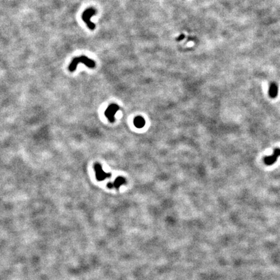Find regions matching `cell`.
<instances>
[{
    "instance_id": "2",
    "label": "cell",
    "mask_w": 280,
    "mask_h": 280,
    "mask_svg": "<svg viewBox=\"0 0 280 280\" xmlns=\"http://www.w3.org/2000/svg\"><path fill=\"white\" fill-rule=\"evenodd\" d=\"M97 13V11L95 8H89L86 9L82 15V19L83 21L86 23L89 29H94L96 28V25L94 24L93 23H92L90 20V19L92 16H93L96 14Z\"/></svg>"
},
{
    "instance_id": "4",
    "label": "cell",
    "mask_w": 280,
    "mask_h": 280,
    "mask_svg": "<svg viewBox=\"0 0 280 280\" xmlns=\"http://www.w3.org/2000/svg\"><path fill=\"white\" fill-rule=\"evenodd\" d=\"M93 167L95 171H96V178L98 181H103V180H105L106 178H109L111 177V173H107L104 172L100 164H96L94 165Z\"/></svg>"
},
{
    "instance_id": "9",
    "label": "cell",
    "mask_w": 280,
    "mask_h": 280,
    "mask_svg": "<svg viewBox=\"0 0 280 280\" xmlns=\"http://www.w3.org/2000/svg\"><path fill=\"white\" fill-rule=\"evenodd\" d=\"M184 38H185V35L184 34H181V35H180L178 36V38L177 39V41H181V40L184 39Z\"/></svg>"
},
{
    "instance_id": "8",
    "label": "cell",
    "mask_w": 280,
    "mask_h": 280,
    "mask_svg": "<svg viewBox=\"0 0 280 280\" xmlns=\"http://www.w3.org/2000/svg\"><path fill=\"white\" fill-rule=\"evenodd\" d=\"M277 158H278L276 156H275L274 154H272L271 156H267V157H265L264 159V161L266 164L270 165H272L273 164H274L276 162Z\"/></svg>"
},
{
    "instance_id": "7",
    "label": "cell",
    "mask_w": 280,
    "mask_h": 280,
    "mask_svg": "<svg viewBox=\"0 0 280 280\" xmlns=\"http://www.w3.org/2000/svg\"><path fill=\"white\" fill-rule=\"evenodd\" d=\"M278 89L277 85L275 83H272L269 87V96L272 98H274L277 96Z\"/></svg>"
},
{
    "instance_id": "1",
    "label": "cell",
    "mask_w": 280,
    "mask_h": 280,
    "mask_svg": "<svg viewBox=\"0 0 280 280\" xmlns=\"http://www.w3.org/2000/svg\"><path fill=\"white\" fill-rule=\"evenodd\" d=\"M79 64H84L89 68H93L96 66V63L93 60L88 58L86 56H81L75 58L72 61V63L69 66V70L70 72H74Z\"/></svg>"
},
{
    "instance_id": "6",
    "label": "cell",
    "mask_w": 280,
    "mask_h": 280,
    "mask_svg": "<svg viewBox=\"0 0 280 280\" xmlns=\"http://www.w3.org/2000/svg\"><path fill=\"white\" fill-rule=\"evenodd\" d=\"M134 125L137 129H141L145 125V121L143 117L141 116H137L134 120Z\"/></svg>"
},
{
    "instance_id": "3",
    "label": "cell",
    "mask_w": 280,
    "mask_h": 280,
    "mask_svg": "<svg viewBox=\"0 0 280 280\" xmlns=\"http://www.w3.org/2000/svg\"><path fill=\"white\" fill-rule=\"evenodd\" d=\"M119 110H120V107L116 104H111L106 108L104 114L110 123L115 121V115Z\"/></svg>"
},
{
    "instance_id": "5",
    "label": "cell",
    "mask_w": 280,
    "mask_h": 280,
    "mask_svg": "<svg viewBox=\"0 0 280 280\" xmlns=\"http://www.w3.org/2000/svg\"><path fill=\"white\" fill-rule=\"evenodd\" d=\"M126 184H127V180L125 178H123L122 177H119L115 180V181L113 182H109L107 184V187L109 189H112V188L119 189L121 187V186H122V185H124Z\"/></svg>"
}]
</instances>
